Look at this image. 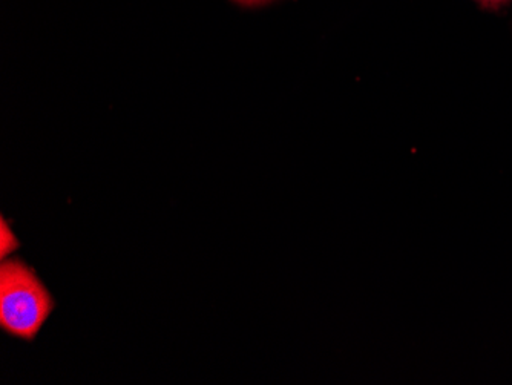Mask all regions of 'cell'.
<instances>
[{"label": "cell", "mask_w": 512, "mask_h": 385, "mask_svg": "<svg viewBox=\"0 0 512 385\" xmlns=\"http://www.w3.org/2000/svg\"><path fill=\"white\" fill-rule=\"evenodd\" d=\"M2 223H0V258L5 260L8 258V255L14 254L20 247V241L17 240L14 232L11 231L10 224L5 220V217H2Z\"/></svg>", "instance_id": "cell-2"}, {"label": "cell", "mask_w": 512, "mask_h": 385, "mask_svg": "<svg viewBox=\"0 0 512 385\" xmlns=\"http://www.w3.org/2000/svg\"><path fill=\"white\" fill-rule=\"evenodd\" d=\"M482 7L485 8H499L505 5L509 0H477Z\"/></svg>", "instance_id": "cell-3"}, {"label": "cell", "mask_w": 512, "mask_h": 385, "mask_svg": "<svg viewBox=\"0 0 512 385\" xmlns=\"http://www.w3.org/2000/svg\"><path fill=\"white\" fill-rule=\"evenodd\" d=\"M56 301L36 270L22 258L0 264V329L5 335L34 343L50 320Z\"/></svg>", "instance_id": "cell-1"}, {"label": "cell", "mask_w": 512, "mask_h": 385, "mask_svg": "<svg viewBox=\"0 0 512 385\" xmlns=\"http://www.w3.org/2000/svg\"><path fill=\"white\" fill-rule=\"evenodd\" d=\"M234 2L244 5V7H256V5L267 4L270 0H234Z\"/></svg>", "instance_id": "cell-4"}]
</instances>
